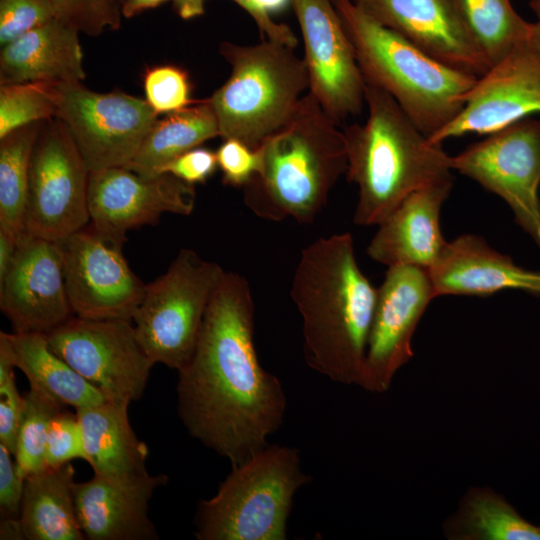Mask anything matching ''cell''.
<instances>
[{"mask_svg": "<svg viewBox=\"0 0 540 540\" xmlns=\"http://www.w3.org/2000/svg\"><path fill=\"white\" fill-rule=\"evenodd\" d=\"M59 20L91 37L121 26L119 0H49Z\"/></svg>", "mask_w": 540, "mask_h": 540, "instance_id": "obj_34", "label": "cell"}, {"mask_svg": "<svg viewBox=\"0 0 540 540\" xmlns=\"http://www.w3.org/2000/svg\"><path fill=\"white\" fill-rule=\"evenodd\" d=\"M129 404L105 400L76 410L85 461L94 474L134 477L147 474L148 447L139 440L128 418Z\"/></svg>", "mask_w": 540, "mask_h": 540, "instance_id": "obj_24", "label": "cell"}, {"mask_svg": "<svg viewBox=\"0 0 540 540\" xmlns=\"http://www.w3.org/2000/svg\"><path fill=\"white\" fill-rule=\"evenodd\" d=\"M25 478L20 474L14 455L0 444V515L19 518Z\"/></svg>", "mask_w": 540, "mask_h": 540, "instance_id": "obj_40", "label": "cell"}, {"mask_svg": "<svg viewBox=\"0 0 540 540\" xmlns=\"http://www.w3.org/2000/svg\"><path fill=\"white\" fill-rule=\"evenodd\" d=\"M1 540H24L26 535L20 518H1L0 521Z\"/></svg>", "mask_w": 540, "mask_h": 540, "instance_id": "obj_44", "label": "cell"}, {"mask_svg": "<svg viewBox=\"0 0 540 540\" xmlns=\"http://www.w3.org/2000/svg\"><path fill=\"white\" fill-rule=\"evenodd\" d=\"M19 239L12 230L0 225V279L4 277L15 257Z\"/></svg>", "mask_w": 540, "mask_h": 540, "instance_id": "obj_41", "label": "cell"}, {"mask_svg": "<svg viewBox=\"0 0 540 540\" xmlns=\"http://www.w3.org/2000/svg\"><path fill=\"white\" fill-rule=\"evenodd\" d=\"M25 398L16 386L14 373L0 379V444L13 455Z\"/></svg>", "mask_w": 540, "mask_h": 540, "instance_id": "obj_38", "label": "cell"}, {"mask_svg": "<svg viewBox=\"0 0 540 540\" xmlns=\"http://www.w3.org/2000/svg\"><path fill=\"white\" fill-rule=\"evenodd\" d=\"M224 272L219 264L182 248L167 271L145 285L131 320L142 348L155 364L178 371L190 360Z\"/></svg>", "mask_w": 540, "mask_h": 540, "instance_id": "obj_8", "label": "cell"}, {"mask_svg": "<svg viewBox=\"0 0 540 540\" xmlns=\"http://www.w3.org/2000/svg\"><path fill=\"white\" fill-rule=\"evenodd\" d=\"M90 171L64 124L42 123L33 147L25 210V233L61 241L90 223Z\"/></svg>", "mask_w": 540, "mask_h": 540, "instance_id": "obj_9", "label": "cell"}, {"mask_svg": "<svg viewBox=\"0 0 540 540\" xmlns=\"http://www.w3.org/2000/svg\"><path fill=\"white\" fill-rule=\"evenodd\" d=\"M453 186L449 177L410 194L383 222L371 239L368 256L388 267L410 265L429 269L447 241L440 212Z\"/></svg>", "mask_w": 540, "mask_h": 540, "instance_id": "obj_21", "label": "cell"}, {"mask_svg": "<svg viewBox=\"0 0 540 540\" xmlns=\"http://www.w3.org/2000/svg\"><path fill=\"white\" fill-rule=\"evenodd\" d=\"M473 40L490 65L528 39L531 23L510 0H454Z\"/></svg>", "mask_w": 540, "mask_h": 540, "instance_id": "obj_29", "label": "cell"}, {"mask_svg": "<svg viewBox=\"0 0 540 540\" xmlns=\"http://www.w3.org/2000/svg\"><path fill=\"white\" fill-rule=\"evenodd\" d=\"M56 116L67 128L89 171L126 167L157 114L145 99L99 93L82 82L54 83Z\"/></svg>", "mask_w": 540, "mask_h": 540, "instance_id": "obj_10", "label": "cell"}, {"mask_svg": "<svg viewBox=\"0 0 540 540\" xmlns=\"http://www.w3.org/2000/svg\"><path fill=\"white\" fill-rule=\"evenodd\" d=\"M219 52L231 73L207 99L220 137L240 140L255 150L289 119L308 92L306 62L294 48L269 40L253 45L226 41Z\"/></svg>", "mask_w": 540, "mask_h": 540, "instance_id": "obj_6", "label": "cell"}, {"mask_svg": "<svg viewBox=\"0 0 540 540\" xmlns=\"http://www.w3.org/2000/svg\"><path fill=\"white\" fill-rule=\"evenodd\" d=\"M119 1H120V2H121V4H122V2H123L124 0H119Z\"/></svg>", "mask_w": 540, "mask_h": 540, "instance_id": "obj_48", "label": "cell"}, {"mask_svg": "<svg viewBox=\"0 0 540 540\" xmlns=\"http://www.w3.org/2000/svg\"><path fill=\"white\" fill-rule=\"evenodd\" d=\"M57 18L49 0H0V46Z\"/></svg>", "mask_w": 540, "mask_h": 540, "instance_id": "obj_35", "label": "cell"}, {"mask_svg": "<svg viewBox=\"0 0 540 540\" xmlns=\"http://www.w3.org/2000/svg\"><path fill=\"white\" fill-rule=\"evenodd\" d=\"M54 83L0 85V139L9 133L56 116Z\"/></svg>", "mask_w": 540, "mask_h": 540, "instance_id": "obj_32", "label": "cell"}, {"mask_svg": "<svg viewBox=\"0 0 540 540\" xmlns=\"http://www.w3.org/2000/svg\"><path fill=\"white\" fill-rule=\"evenodd\" d=\"M165 474L107 477L94 474L75 482L74 501L80 529L88 540H156L149 502Z\"/></svg>", "mask_w": 540, "mask_h": 540, "instance_id": "obj_20", "label": "cell"}, {"mask_svg": "<svg viewBox=\"0 0 540 540\" xmlns=\"http://www.w3.org/2000/svg\"><path fill=\"white\" fill-rule=\"evenodd\" d=\"M528 44L540 55V21L531 23Z\"/></svg>", "mask_w": 540, "mask_h": 540, "instance_id": "obj_45", "label": "cell"}, {"mask_svg": "<svg viewBox=\"0 0 540 540\" xmlns=\"http://www.w3.org/2000/svg\"><path fill=\"white\" fill-rule=\"evenodd\" d=\"M13 360L30 387L75 410L97 405L105 396L54 353L43 333H7Z\"/></svg>", "mask_w": 540, "mask_h": 540, "instance_id": "obj_26", "label": "cell"}, {"mask_svg": "<svg viewBox=\"0 0 540 540\" xmlns=\"http://www.w3.org/2000/svg\"><path fill=\"white\" fill-rule=\"evenodd\" d=\"M290 295L302 317L306 363L334 382L361 387L377 288L357 263L352 235L304 247Z\"/></svg>", "mask_w": 540, "mask_h": 540, "instance_id": "obj_2", "label": "cell"}, {"mask_svg": "<svg viewBox=\"0 0 540 540\" xmlns=\"http://www.w3.org/2000/svg\"><path fill=\"white\" fill-rule=\"evenodd\" d=\"M428 271L436 297L487 296L507 289L540 296V271L517 265L473 234L447 242Z\"/></svg>", "mask_w": 540, "mask_h": 540, "instance_id": "obj_22", "label": "cell"}, {"mask_svg": "<svg viewBox=\"0 0 540 540\" xmlns=\"http://www.w3.org/2000/svg\"><path fill=\"white\" fill-rule=\"evenodd\" d=\"M71 462L25 478L20 520L28 540H84L74 501Z\"/></svg>", "mask_w": 540, "mask_h": 540, "instance_id": "obj_25", "label": "cell"}, {"mask_svg": "<svg viewBox=\"0 0 540 540\" xmlns=\"http://www.w3.org/2000/svg\"><path fill=\"white\" fill-rule=\"evenodd\" d=\"M0 309L15 333L46 334L74 316L60 241L24 233L0 279Z\"/></svg>", "mask_w": 540, "mask_h": 540, "instance_id": "obj_18", "label": "cell"}, {"mask_svg": "<svg viewBox=\"0 0 540 540\" xmlns=\"http://www.w3.org/2000/svg\"><path fill=\"white\" fill-rule=\"evenodd\" d=\"M236 4H238L241 8H243L254 20L256 25L258 26L260 24V15L256 8L254 0H232Z\"/></svg>", "mask_w": 540, "mask_h": 540, "instance_id": "obj_46", "label": "cell"}, {"mask_svg": "<svg viewBox=\"0 0 540 540\" xmlns=\"http://www.w3.org/2000/svg\"><path fill=\"white\" fill-rule=\"evenodd\" d=\"M451 168L496 194L540 249V121L519 120L451 156Z\"/></svg>", "mask_w": 540, "mask_h": 540, "instance_id": "obj_12", "label": "cell"}, {"mask_svg": "<svg viewBox=\"0 0 540 540\" xmlns=\"http://www.w3.org/2000/svg\"><path fill=\"white\" fill-rule=\"evenodd\" d=\"M339 125L307 92L289 119L255 149L258 167L242 187L245 205L265 220L313 222L346 173V139Z\"/></svg>", "mask_w": 540, "mask_h": 540, "instance_id": "obj_3", "label": "cell"}, {"mask_svg": "<svg viewBox=\"0 0 540 540\" xmlns=\"http://www.w3.org/2000/svg\"><path fill=\"white\" fill-rule=\"evenodd\" d=\"M436 298L428 269L390 266L377 288L361 387L386 392L396 372L413 356L412 337L429 303Z\"/></svg>", "mask_w": 540, "mask_h": 540, "instance_id": "obj_14", "label": "cell"}, {"mask_svg": "<svg viewBox=\"0 0 540 540\" xmlns=\"http://www.w3.org/2000/svg\"><path fill=\"white\" fill-rule=\"evenodd\" d=\"M145 100L157 115L184 109L191 99L187 72L175 65H157L146 70L143 78Z\"/></svg>", "mask_w": 540, "mask_h": 540, "instance_id": "obj_33", "label": "cell"}, {"mask_svg": "<svg viewBox=\"0 0 540 540\" xmlns=\"http://www.w3.org/2000/svg\"><path fill=\"white\" fill-rule=\"evenodd\" d=\"M195 202V185L169 173L147 178L111 167L89 175V224L120 244L128 230L156 224L164 213L190 215Z\"/></svg>", "mask_w": 540, "mask_h": 540, "instance_id": "obj_16", "label": "cell"}, {"mask_svg": "<svg viewBox=\"0 0 540 540\" xmlns=\"http://www.w3.org/2000/svg\"><path fill=\"white\" fill-rule=\"evenodd\" d=\"M167 0H124L121 4L123 17L131 18L146 10L156 8Z\"/></svg>", "mask_w": 540, "mask_h": 540, "instance_id": "obj_43", "label": "cell"}, {"mask_svg": "<svg viewBox=\"0 0 540 540\" xmlns=\"http://www.w3.org/2000/svg\"><path fill=\"white\" fill-rule=\"evenodd\" d=\"M381 25L424 53L477 77L490 63L469 33L454 0H352Z\"/></svg>", "mask_w": 540, "mask_h": 540, "instance_id": "obj_19", "label": "cell"}, {"mask_svg": "<svg viewBox=\"0 0 540 540\" xmlns=\"http://www.w3.org/2000/svg\"><path fill=\"white\" fill-rule=\"evenodd\" d=\"M311 481L298 449L268 445L232 466L217 493L201 500L194 517L197 540H285L296 491Z\"/></svg>", "mask_w": 540, "mask_h": 540, "instance_id": "obj_7", "label": "cell"}, {"mask_svg": "<svg viewBox=\"0 0 540 540\" xmlns=\"http://www.w3.org/2000/svg\"><path fill=\"white\" fill-rule=\"evenodd\" d=\"M368 116L343 131L348 181L358 187L353 222L379 225L410 194L452 177L451 156L422 133L385 91L365 84Z\"/></svg>", "mask_w": 540, "mask_h": 540, "instance_id": "obj_4", "label": "cell"}, {"mask_svg": "<svg viewBox=\"0 0 540 540\" xmlns=\"http://www.w3.org/2000/svg\"><path fill=\"white\" fill-rule=\"evenodd\" d=\"M78 35L54 18L1 47L0 84L82 82L86 74Z\"/></svg>", "mask_w": 540, "mask_h": 540, "instance_id": "obj_23", "label": "cell"}, {"mask_svg": "<svg viewBox=\"0 0 540 540\" xmlns=\"http://www.w3.org/2000/svg\"><path fill=\"white\" fill-rule=\"evenodd\" d=\"M530 7L540 21V0H530Z\"/></svg>", "mask_w": 540, "mask_h": 540, "instance_id": "obj_47", "label": "cell"}, {"mask_svg": "<svg viewBox=\"0 0 540 540\" xmlns=\"http://www.w3.org/2000/svg\"><path fill=\"white\" fill-rule=\"evenodd\" d=\"M45 336L51 350L107 400L130 404L143 396L155 363L131 320L74 315Z\"/></svg>", "mask_w": 540, "mask_h": 540, "instance_id": "obj_11", "label": "cell"}, {"mask_svg": "<svg viewBox=\"0 0 540 540\" xmlns=\"http://www.w3.org/2000/svg\"><path fill=\"white\" fill-rule=\"evenodd\" d=\"M207 0H173L174 8L184 20H189L201 16L205 12Z\"/></svg>", "mask_w": 540, "mask_h": 540, "instance_id": "obj_42", "label": "cell"}, {"mask_svg": "<svg viewBox=\"0 0 540 540\" xmlns=\"http://www.w3.org/2000/svg\"><path fill=\"white\" fill-rule=\"evenodd\" d=\"M247 280L225 271L207 307L190 360L178 370L177 411L188 433L239 465L283 424L280 380L259 363Z\"/></svg>", "mask_w": 540, "mask_h": 540, "instance_id": "obj_1", "label": "cell"}, {"mask_svg": "<svg viewBox=\"0 0 540 540\" xmlns=\"http://www.w3.org/2000/svg\"><path fill=\"white\" fill-rule=\"evenodd\" d=\"M216 158L223 183L233 187H243L258 167L257 151L234 138L223 139Z\"/></svg>", "mask_w": 540, "mask_h": 540, "instance_id": "obj_37", "label": "cell"}, {"mask_svg": "<svg viewBox=\"0 0 540 540\" xmlns=\"http://www.w3.org/2000/svg\"><path fill=\"white\" fill-rule=\"evenodd\" d=\"M73 459L85 460L77 414L63 408L51 420L46 441V465L56 467Z\"/></svg>", "mask_w": 540, "mask_h": 540, "instance_id": "obj_36", "label": "cell"}, {"mask_svg": "<svg viewBox=\"0 0 540 540\" xmlns=\"http://www.w3.org/2000/svg\"><path fill=\"white\" fill-rule=\"evenodd\" d=\"M332 2L365 84L389 94L429 138L458 115L477 76L424 53L352 0Z\"/></svg>", "mask_w": 540, "mask_h": 540, "instance_id": "obj_5", "label": "cell"}, {"mask_svg": "<svg viewBox=\"0 0 540 540\" xmlns=\"http://www.w3.org/2000/svg\"><path fill=\"white\" fill-rule=\"evenodd\" d=\"M60 244L65 286L74 315L131 320L146 284L129 267L122 253L123 244L100 234L90 224Z\"/></svg>", "mask_w": 540, "mask_h": 540, "instance_id": "obj_13", "label": "cell"}, {"mask_svg": "<svg viewBox=\"0 0 540 540\" xmlns=\"http://www.w3.org/2000/svg\"><path fill=\"white\" fill-rule=\"evenodd\" d=\"M449 540H540V524L523 518L489 487H472L443 524Z\"/></svg>", "mask_w": 540, "mask_h": 540, "instance_id": "obj_28", "label": "cell"}, {"mask_svg": "<svg viewBox=\"0 0 540 540\" xmlns=\"http://www.w3.org/2000/svg\"><path fill=\"white\" fill-rule=\"evenodd\" d=\"M218 167L216 152L207 148L196 147L184 152L160 171V174L169 173L175 177L195 185L205 183Z\"/></svg>", "mask_w": 540, "mask_h": 540, "instance_id": "obj_39", "label": "cell"}, {"mask_svg": "<svg viewBox=\"0 0 540 540\" xmlns=\"http://www.w3.org/2000/svg\"><path fill=\"white\" fill-rule=\"evenodd\" d=\"M24 398L14 457L20 474L26 478L47 467L46 441L49 425L54 416L66 406L32 387Z\"/></svg>", "mask_w": 540, "mask_h": 540, "instance_id": "obj_31", "label": "cell"}, {"mask_svg": "<svg viewBox=\"0 0 540 540\" xmlns=\"http://www.w3.org/2000/svg\"><path fill=\"white\" fill-rule=\"evenodd\" d=\"M220 136L214 110L208 99L157 119L138 152L125 167L152 178L170 161L207 140Z\"/></svg>", "mask_w": 540, "mask_h": 540, "instance_id": "obj_27", "label": "cell"}, {"mask_svg": "<svg viewBox=\"0 0 540 540\" xmlns=\"http://www.w3.org/2000/svg\"><path fill=\"white\" fill-rule=\"evenodd\" d=\"M540 113V55L524 42L479 76L458 115L429 139L488 135Z\"/></svg>", "mask_w": 540, "mask_h": 540, "instance_id": "obj_17", "label": "cell"}, {"mask_svg": "<svg viewBox=\"0 0 540 540\" xmlns=\"http://www.w3.org/2000/svg\"><path fill=\"white\" fill-rule=\"evenodd\" d=\"M43 122L26 125L0 139V225L19 237L25 233L30 160Z\"/></svg>", "mask_w": 540, "mask_h": 540, "instance_id": "obj_30", "label": "cell"}, {"mask_svg": "<svg viewBox=\"0 0 540 540\" xmlns=\"http://www.w3.org/2000/svg\"><path fill=\"white\" fill-rule=\"evenodd\" d=\"M304 43L309 90L341 123L359 114L365 82L332 0H291Z\"/></svg>", "mask_w": 540, "mask_h": 540, "instance_id": "obj_15", "label": "cell"}]
</instances>
